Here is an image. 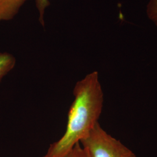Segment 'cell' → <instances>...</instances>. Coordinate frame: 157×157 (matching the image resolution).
<instances>
[{
    "instance_id": "obj_1",
    "label": "cell",
    "mask_w": 157,
    "mask_h": 157,
    "mask_svg": "<svg viewBox=\"0 0 157 157\" xmlns=\"http://www.w3.org/2000/svg\"><path fill=\"white\" fill-rule=\"evenodd\" d=\"M74 100L62 137L50 144L43 157H67L73 147L86 138L98 122L104 105V93L97 71L78 80L73 89Z\"/></svg>"
},
{
    "instance_id": "obj_2",
    "label": "cell",
    "mask_w": 157,
    "mask_h": 157,
    "mask_svg": "<svg viewBox=\"0 0 157 157\" xmlns=\"http://www.w3.org/2000/svg\"><path fill=\"white\" fill-rule=\"evenodd\" d=\"M80 143L91 157H137L134 152L107 133L99 123Z\"/></svg>"
},
{
    "instance_id": "obj_3",
    "label": "cell",
    "mask_w": 157,
    "mask_h": 157,
    "mask_svg": "<svg viewBox=\"0 0 157 157\" xmlns=\"http://www.w3.org/2000/svg\"><path fill=\"white\" fill-rule=\"evenodd\" d=\"M27 0H0V22L12 19Z\"/></svg>"
},
{
    "instance_id": "obj_4",
    "label": "cell",
    "mask_w": 157,
    "mask_h": 157,
    "mask_svg": "<svg viewBox=\"0 0 157 157\" xmlns=\"http://www.w3.org/2000/svg\"><path fill=\"white\" fill-rule=\"evenodd\" d=\"M16 59L8 52L0 53V82L2 78L15 67Z\"/></svg>"
},
{
    "instance_id": "obj_5",
    "label": "cell",
    "mask_w": 157,
    "mask_h": 157,
    "mask_svg": "<svg viewBox=\"0 0 157 157\" xmlns=\"http://www.w3.org/2000/svg\"><path fill=\"white\" fill-rule=\"evenodd\" d=\"M147 15L157 27V0H150L147 6Z\"/></svg>"
},
{
    "instance_id": "obj_6",
    "label": "cell",
    "mask_w": 157,
    "mask_h": 157,
    "mask_svg": "<svg viewBox=\"0 0 157 157\" xmlns=\"http://www.w3.org/2000/svg\"><path fill=\"white\" fill-rule=\"evenodd\" d=\"M36 2V8L39 11V20L40 24L43 26H44L45 23H44V13H45V10L47 7H48L50 6V2L49 0H35Z\"/></svg>"
},
{
    "instance_id": "obj_7",
    "label": "cell",
    "mask_w": 157,
    "mask_h": 157,
    "mask_svg": "<svg viewBox=\"0 0 157 157\" xmlns=\"http://www.w3.org/2000/svg\"><path fill=\"white\" fill-rule=\"evenodd\" d=\"M67 157H91V156L87 151L78 143L73 147Z\"/></svg>"
}]
</instances>
